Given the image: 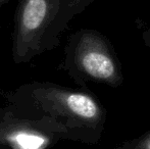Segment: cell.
<instances>
[{
    "instance_id": "3",
    "label": "cell",
    "mask_w": 150,
    "mask_h": 149,
    "mask_svg": "<svg viewBox=\"0 0 150 149\" xmlns=\"http://www.w3.org/2000/svg\"><path fill=\"white\" fill-rule=\"evenodd\" d=\"M14 141L22 149H40L45 143V140L41 137L29 133L18 134L14 137Z\"/></svg>"
},
{
    "instance_id": "5",
    "label": "cell",
    "mask_w": 150,
    "mask_h": 149,
    "mask_svg": "<svg viewBox=\"0 0 150 149\" xmlns=\"http://www.w3.org/2000/svg\"><path fill=\"white\" fill-rule=\"evenodd\" d=\"M142 40L145 46L150 50V29H147L142 33Z\"/></svg>"
},
{
    "instance_id": "1",
    "label": "cell",
    "mask_w": 150,
    "mask_h": 149,
    "mask_svg": "<svg viewBox=\"0 0 150 149\" xmlns=\"http://www.w3.org/2000/svg\"><path fill=\"white\" fill-rule=\"evenodd\" d=\"M79 42L76 62L81 72L94 81L113 87L120 85V66L107 42L94 32L84 34Z\"/></svg>"
},
{
    "instance_id": "4",
    "label": "cell",
    "mask_w": 150,
    "mask_h": 149,
    "mask_svg": "<svg viewBox=\"0 0 150 149\" xmlns=\"http://www.w3.org/2000/svg\"><path fill=\"white\" fill-rule=\"evenodd\" d=\"M137 144L138 149H150V133L146 134Z\"/></svg>"
},
{
    "instance_id": "2",
    "label": "cell",
    "mask_w": 150,
    "mask_h": 149,
    "mask_svg": "<svg viewBox=\"0 0 150 149\" xmlns=\"http://www.w3.org/2000/svg\"><path fill=\"white\" fill-rule=\"evenodd\" d=\"M48 13V0H28L23 12V26L35 31L44 23Z\"/></svg>"
}]
</instances>
